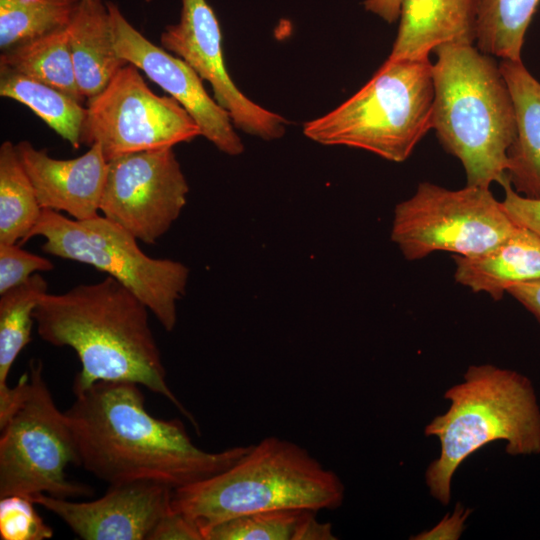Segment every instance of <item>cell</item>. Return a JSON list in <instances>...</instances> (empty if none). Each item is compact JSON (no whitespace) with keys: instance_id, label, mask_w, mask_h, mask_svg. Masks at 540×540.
Here are the masks:
<instances>
[{"instance_id":"1","label":"cell","mask_w":540,"mask_h":540,"mask_svg":"<svg viewBox=\"0 0 540 540\" xmlns=\"http://www.w3.org/2000/svg\"><path fill=\"white\" fill-rule=\"evenodd\" d=\"M138 386L98 381L73 388L75 400L65 414L80 466L98 479L109 485L148 481L175 490L226 470L249 450H202L181 421L151 415Z\"/></svg>"},{"instance_id":"2","label":"cell","mask_w":540,"mask_h":540,"mask_svg":"<svg viewBox=\"0 0 540 540\" xmlns=\"http://www.w3.org/2000/svg\"><path fill=\"white\" fill-rule=\"evenodd\" d=\"M149 311L132 291L108 276L64 293L47 292L33 318L43 341L76 352L81 370L73 388H86L98 381L136 383L165 397L198 428L168 386L149 325Z\"/></svg>"},{"instance_id":"3","label":"cell","mask_w":540,"mask_h":540,"mask_svg":"<svg viewBox=\"0 0 540 540\" xmlns=\"http://www.w3.org/2000/svg\"><path fill=\"white\" fill-rule=\"evenodd\" d=\"M432 63V129L464 167L467 185L501 186L516 135L512 98L491 55L469 44H443Z\"/></svg>"},{"instance_id":"4","label":"cell","mask_w":540,"mask_h":540,"mask_svg":"<svg viewBox=\"0 0 540 540\" xmlns=\"http://www.w3.org/2000/svg\"><path fill=\"white\" fill-rule=\"evenodd\" d=\"M344 485L299 445L267 437L226 470L175 489L171 506L203 532L222 521L280 509H336ZM204 538V537H203Z\"/></svg>"},{"instance_id":"5","label":"cell","mask_w":540,"mask_h":540,"mask_svg":"<svg viewBox=\"0 0 540 540\" xmlns=\"http://www.w3.org/2000/svg\"><path fill=\"white\" fill-rule=\"evenodd\" d=\"M448 411L425 434L436 436L440 455L426 471L431 495L446 505L460 464L486 444L505 440L512 456L540 453V407L526 376L493 365L470 366L464 381L449 388Z\"/></svg>"},{"instance_id":"6","label":"cell","mask_w":540,"mask_h":540,"mask_svg":"<svg viewBox=\"0 0 540 540\" xmlns=\"http://www.w3.org/2000/svg\"><path fill=\"white\" fill-rule=\"evenodd\" d=\"M432 63L387 59L353 96L328 114L304 124L309 139L370 151L405 161L432 129Z\"/></svg>"},{"instance_id":"7","label":"cell","mask_w":540,"mask_h":540,"mask_svg":"<svg viewBox=\"0 0 540 540\" xmlns=\"http://www.w3.org/2000/svg\"><path fill=\"white\" fill-rule=\"evenodd\" d=\"M15 389V402L0 423V498L92 495L90 486L66 476L70 464L80 466V457L67 416L54 402L40 360H31Z\"/></svg>"},{"instance_id":"8","label":"cell","mask_w":540,"mask_h":540,"mask_svg":"<svg viewBox=\"0 0 540 540\" xmlns=\"http://www.w3.org/2000/svg\"><path fill=\"white\" fill-rule=\"evenodd\" d=\"M36 236L45 238L43 252L106 272L132 291L166 331L174 329L177 301L185 294L189 278L183 263L149 257L132 234L100 215L76 220L42 209L21 244Z\"/></svg>"},{"instance_id":"9","label":"cell","mask_w":540,"mask_h":540,"mask_svg":"<svg viewBox=\"0 0 540 540\" xmlns=\"http://www.w3.org/2000/svg\"><path fill=\"white\" fill-rule=\"evenodd\" d=\"M518 226L489 188L451 190L422 182L396 206L391 239L408 260L435 251L470 257L492 250Z\"/></svg>"},{"instance_id":"10","label":"cell","mask_w":540,"mask_h":540,"mask_svg":"<svg viewBox=\"0 0 540 540\" xmlns=\"http://www.w3.org/2000/svg\"><path fill=\"white\" fill-rule=\"evenodd\" d=\"M86 108L81 144L98 143L107 161L173 147L201 135L190 114L172 97L156 95L130 63L87 100Z\"/></svg>"},{"instance_id":"11","label":"cell","mask_w":540,"mask_h":540,"mask_svg":"<svg viewBox=\"0 0 540 540\" xmlns=\"http://www.w3.org/2000/svg\"><path fill=\"white\" fill-rule=\"evenodd\" d=\"M188 192L173 147L126 154L108 161L100 212L155 244L180 216Z\"/></svg>"},{"instance_id":"12","label":"cell","mask_w":540,"mask_h":540,"mask_svg":"<svg viewBox=\"0 0 540 540\" xmlns=\"http://www.w3.org/2000/svg\"><path fill=\"white\" fill-rule=\"evenodd\" d=\"M160 44L211 85L214 99L235 127L265 140L284 135L287 120L247 98L232 81L224 63L220 24L206 0H182L179 22L165 28Z\"/></svg>"},{"instance_id":"13","label":"cell","mask_w":540,"mask_h":540,"mask_svg":"<svg viewBox=\"0 0 540 540\" xmlns=\"http://www.w3.org/2000/svg\"><path fill=\"white\" fill-rule=\"evenodd\" d=\"M106 5L119 57L170 94L197 123L201 135L220 151L232 156L241 154L244 146L229 113L209 96L200 76L184 60L148 40L116 3L106 1Z\"/></svg>"},{"instance_id":"14","label":"cell","mask_w":540,"mask_h":540,"mask_svg":"<svg viewBox=\"0 0 540 540\" xmlns=\"http://www.w3.org/2000/svg\"><path fill=\"white\" fill-rule=\"evenodd\" d=\"M173 489L155 482L109 485L95 500L38 494L30 498L59 517L85 540H147L159 520L171 509Z\"/></svg>"},{"instance_id":"15","label":"cell","mask_w":540,"mask_h":540,"mask_svg":"<svg viewBox=\"0 0 540 540\" xmlns=\"http://www.w3.org/2000/svg\"><path fill=\"white\" fill-rule=\"evenodd\" d=\"M16 149L42 209L63 211L76 220L99 215L108 161L98 143L73 159H55L26 140Z\"/></svg>"},{"instance_id":"16","label":"cell","mask_w":540,"mask_h":540,"mask_svg":"<svg viewBox=\"0 0 540 540\" xmlns=\"http://www.w3.org/2000/svg\"><path fill=\"white\" fill-rule=\"evenodd\" d=\"M390 60H425L443 44L476 40L477 0H402Z\"/></svg>"},{"instance_id":"17","label":"cell","mask_w":540,"mask_h":540,"mask_svg":"<svg viewBox=\"0 0 540 540\" xmlns=\"http://www.w3.org/2000/svg\"><path fill=\"white\" fill-rule=\"evenodd\" d=\"M499 68L516 120V135L507 153V179L520 195L540 199V82L521 60H502Z\"/></svg>"},{"instance_id":"18","label":"cell","mask_w":540,"mask_h":540,"mask_svg":"<svg viewBox=\"0 0 540 540\" xmlns=\"http://www.w3.org/2000/svg\"><path fill=\"white\" fill-rule=\"evenodd\" d=\"M453 259L459 284L500 300L512 286L540 279V237L519 225L492 250L470 257L453 255Z\"/></svg>"},{"instance_id":"19","label":"cell","mask_w":540,"mask_h":540,"mask_svg":"<svg viewBox=\"0 0 540 540\" xmlns=\"http://www.w3.org/2000/svg\"><path fill=\"white\" fill-rule=\"evenodd\" d=\"M66 30L77 84L88 100L127 64L114 48L106 2L81 0Z\"/></svg>"},{"instance_id":"20","label":"cell","mask_w":540,"mask_h":540,"mask_svg":"<svg viewBox=\"0 0 540 540\" xmlns=\"http://www.w3.org/2000/svg\"><path fill=\"white\" fill-rule=\"evenodd\" d=\"M47 290V281L35 273L24 283L0 294V422L7 417L16 397L15 386H8L9 372L31 340L33 312Z\"/></svg>"},{"instance_id":"21","label":"cell","mask_w":540,"mask_h":540,"mask_svg":"<svg viewBox=\"0 0 540 540\" xmlns=\"http://www.w3.org/2000/svg\"><path fill=\"white\" fill-rule=\"evenodd\" d=\"M0 96L27 106L74 149L79 148L87 114L82 102L49 84L1 68Z\"/></svg>"},{"instance_id":"22","label":"cell","mask_w":540,"mask_h":540,"mask_svg":"<svg viewBox=\"0 0 540 540\" xmlns=\"http://www.w3.org/2000/svg\"><path fill=\"white\" fill-rule=\"evenodd\" d=\"M317 511L280 509L237 516L203 532L204 540H334L330 523Z\"/></svg>"},{"instance_id":"23","label":"cell","mask_w":540,"mask_h":540,"mask_svg":"<svg viewBox=\"0 0 540 540\" xmlns=\"http://www.w3.org/2000/svg\"><path fill=\"white\" fill-rule=\"evenodd\" d=\"M0 68L49 84L80 102L86 100L77 84L66 29L1 51Z\"/></svg>"},{"instance_id":"24","label":"cell","mask_w":540,"mask_h":540,"mask_svg":"<svg viewBox=\"0 0 540 540\" xmlns=\"http://www.w3.org/2000/svg\"><path fill=\"white\" fill-rule=\"evenodd\" d=\"M540 0H477L476 44L502 60H521L525 33Z\"/></svg>"},{"instance_id":"25","label":"cell","mask_w":540,"mask_h":540,"mask_svg":"<svg viewBox=\"0 0 540 540\" xmlns=\"http://www.w3.org/2000/svg\"><path fill=\"white\" fill-rule=\"evenodd\" d=\"M41 212L16 145L4 141L0 146V243L22 241L37 223Z\"/></svg>"},{"instance_id":"26","label":"cell","mask_w":540,"mask_h":540,"mask_svg":"<svg viewBox=\"0 0 540 540\" xmlns=\"http://www.w3.org/2000/svg\"><path fill=\"white\" fill-rule=\"evenodd\" d=\"M81 0H0V50L66 29Z\"/></svg>"},{"instance_id":"27","label":"cell","mask_w":540,"mask_h":540,"mask_svg":"<svg viewBox=\"0 0 540 540\" xmlns=\"http://www.w3.org/2000/svg\"><path fill=\"white\" fill-rule=\"evenodd\" d=\"M34 502L20 495L0 498V538L2 540H45L53 537L34 508Z\"/></svg>"},{"instance_id":"28","label":"cell","mask_w":540,"mask_h":540,"mask_svg":"<svg viewBox=\"0 0 540 540\" xmlns=\"http://www.w3.org/2000/svg\"><path fill=\"white\" fill-rule=\"evenodd\" d=\"M54 269L51 260L23 250L15 244L0 243V294L24 283L38 271Z\"/></svg>"},{"instance_id":"29","label":"cell","mask_w":540,"mask_h":540,"mask_svg":"<svg viewBox=\"0 0 540 540\" xmlns=\"http://www.w3.org/2000/svg\"><path fill=\"white\" fill-rule=\"evenodd\" d=\"M505 197L503 207L510 218L540 237V199H531L517 193L507 180L502 185Z\"/></svg>"},{"instance_id":"30","label":"cell","mask_w":540,"mask_h":540,"mask_svg":"<svg viewBox=\"0 0 540 540\" xmlns=\"http://www.w3.org/2000/svg\"><path fill=\"white\" fill-rule=\"evenodd\" d=\"M147 540H204V538L194 521L171 509L159 520Z\"/></svg>"},{"instance_id":"31","label":"cell","mask_w":540,"mask_h":540,"mask_svg":"<svg viewBox=\"0 0 540 540\" xmlns=\"http://www.w3.org/2000/svg\"><path fill=\"white\" fill-rule=\"evenodd\" d=\"M540 323V279L512 286L507 291Z\"/></svg>"},{"instance_id":"32","label":"cell","mask_w":540,"mask_h":540,"mask_svg":"<svg viewBox=\"0 0 540 540\" xmlns=\"http://www.w3.org/2000/svg\"><path fill=\"white\" fill-rule=\"evenodd\" d=\"M402 0H366V10L380 16L388 23H393L400 16Z\"/></svg>"},{"instance_id":"33","label":"cell","mask_w":540,"mask_h":540,"mask_svg":"<svg viewBox=\"0 0 540 540\" xmlns=\"http://www.w3.org/2000/svg\"><path fill=\"white\" fill-rule=\"evenodd\" d=\"M144 1L149 3V2H151L152 0H144Z\"/></svg>"}]
</instances>
